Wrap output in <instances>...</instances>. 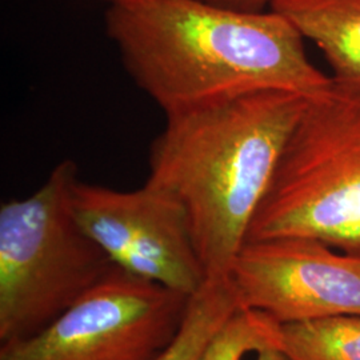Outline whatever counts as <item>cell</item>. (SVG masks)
<instances>
[{"label": "cell", "instance_id": "obj_1", "mask_svg": "<svg viewBox=\"0 0 360 360\" xmlns=\"http://www.w3.org/2000/svg\"><path fill=\"white\" fill-rule=\"evenodd\" d=\"M105 31L127 74L166 117L257 91L314 98L334 86L311 63L302 34L272 10L138 0L111 4Z\"/></svg>", "mask_w": 360, "mask_h": 360}, {"label": "cell", "instance_id": "obj_4", "mask_svg": "<svg viewBox=\"0 0 360 360\" xmlns=\"http://www.w3.org/2000/svg\"><path fill=\"white\" fill-rule=\"evenodd\" d=\"M307 238L360 257V92L309 98L251 221L247 242Z\"/></svg>", "mask_w": 360, "mask_h": 360}, {"label": "cell", "instance_id": "obj_9", "mask_svg": "<svg viewBox=\"0 0 360 360\" xmlns=\"http://www.w3.org/2000/svg\"><path fill=\"white\" fill-rule=\"evenodd\" d=\"M240 309L243 306L231 278L207 281L190 297L178 334L154 360H198L212 335Z\"/></svg>", "mask_w": 360, "mask_h": 360}, {"label": "cell", "instance_id": "obj_5", "mask_svg": "<svg viewBox=\"0 0 360 360\" xmlns=\"http://www.w3.org/2000/svg\"><path fill=\"white\" fill-rule=\"evenodd\" d=\"M190 297L112 266L47 328L1 343L0 360H154L178 334Z\"/></svg>", "mask_w": 360, "mask_h": 360}, {"label": "cell", "instance_id": "obj_11", "mask_svg": "<svg viewBox=\"0 0 360 360\" xmlns=\"http://www.w3.org/2000/svg\"><path fill=\"white\" fill-rule=\"evenodd\" d=\"M281 323L269 314L240 309L208 340L198 360H245L250 354L279 348Z\"/></svg>", "mask_w": 360, "mask_h": 360}, {"label": "cell", "instance_id": "obj_3", "mask_svg": "<svg viewBox=\"0 0 360 360\" xmlns=\"http://www.w3.org/2000/svg\"><path fill=\"white\" fill-rule=\"evenodd\" d=\"M77 179L65 159L35 193L0 207V345L47 328L114 266L75 215Z\"/></svg>", "mask_w": 360, "mask_h": 360}, {"label": "cell", "instance_id": "obj_7", "mask_svg": "<svg viewBox=\"0 0 360 360\" xmlns=\"http://www.w3.org/2000/svg\"><path fill=\"white\" fill-rule=\"evenodd\" d=\"M307 238L245 242L230 278L243 309L281 324L360 316V257Z\"/></svg>", "mask_w": 360, "mask_h": 360}, {"label": "cell", "instance_id": "obj_6", "mask_svg": "<svg viewBox=\"0 0 360 360\" xmlns=\"http://www.w3.org/2000/svg\"><path fill=\"white\" fill-rule=\"evenodd\" d=\"M72 205L84 231L116 267L187 296L206 284L187 211L166 190L146 181L120 191L77 179Z\"/></svg>", "mask_w": 360, "mask_h": 360}, {"label": "cell", "instance_id": "obj_14", "mask_svg": "<svg viewBox=\"0 0 360 360\" xmlns=\"http://www.w3.org/2000/svg\"><path fill=\"white\" fill-rule=\"evenodd\" d=\"M104 1H107V3H110V6H111V4H120V3H129V1H138V0H104Z\"/></svg>", "mask_w": 360, "mask_h": 360}, {"label": "cell", "instance_id": "obj_10", "mask_svg": "<svg viewBox=\"0 0 360 360\" xmlns=\"http://www.w3.org/2000/svg\"><path fill=\"white\" fill-rule=\"evenodd\" d=\"M279 348L291 360H360V316L281 324Z\"/></svg>", "mask_w": 360, "mask_h": 360}, {"label": "cell", "instance_id": "obj_13", "mask_svg": "<svg viewBox=\"0 0 360 360\" xmlns=\"http://www.w3.org/2000/svg\"><path fill=\"white\" fill-rule=\"evenodd\" d=\"M254 360H291L281 348H267L255 354Z\"/></svg>", "mask_w": 360, "mask_h": 360}, {"label": "cell", "instance_id": "obj_2", "mask_svg": "<svg viewBox=\"0 0 360 360\" xmlns=\"http://www.w3.org/2000/svg\"><path fill=\"white\" fill-rule=\"evenodd\" d=\"M309 99L257 91L166 117L151 144L147 181L187 211L207 281L230 278Z\"/></svg>", "mask_w": 360, "mask_h": 360}, {"label": "cell", "instance_id": "obj_8", "mask_svg": "<svg viewBox=\"0 0 360 360\" xmlns=\"http://www.w3.org/2000/svg\"><path fill=\"white\" fill-rule=\"evenodd\" d=\"M271 10L318 46L335 86L360 92V0H274Z\"/></svg>", "mask_w": 360, "mask_h": 360}, {"label": "cell", "instance_id": "obj_12", "mask_svg": "<svg viewBox=\"0 0 360 360\" xmlns=\"http://www.w3.org/2000/svg\"><path fill=\"white\" fill-rule=\"evenodd\" d=\"M207 3L232 8L245 13H263L267 6L274 3V0H205Z\"/></svg>", "mask_w": 360, "mask_h": 360}]
</instances>
